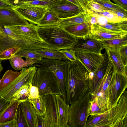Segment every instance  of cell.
I'll return each mask as SVG.
<instances>
[{"mask_svg":"<svg viewBox=\"0 0 127 127\" xmlns=\"http://www.w3.org/2000/svg\"><path fill=\"white\" fill-rule=\"evenodd\" d=\"M65 73L66 102L69 105L83 98L88 92V70L78 60L67 61Z\"/></svg>","mask_w":127,"mask_h":127,"instance_id":"cell-1","label":"cell"},{"mask_svg":"<svg viewBox=\"0 0 127 127\" xmlns=\"http://www.w3.org/2000/svg\"><path fill=\"white\" fill-rule=\"evenodd\" d=\"M37 26L39 35L49 49L59 51L71 48L76 42V37L58 26Z\"/></svg>","mask_w":127,"mask_h":127,"instance_id":"cell-2","label":"cell"},{"mask_svg":"<svg viewBox=\"0 0 127 127\" xmlns=\"http://www.w3.org/2000/svg\"><path fill=\"white\" fill-rule=\"evenodd\" d=\"M19 47L20 50H34L47 48L44 42L16 34L6 26H0V51L9 48Z\"/></svg>","mask_w":127,"mask_h":127,"instance_id":"cell-3","label":"cell"},{"mask_svg":"<svg viewBox=\"0 0 127 127\" xmlns=\"http://www.w3.org/2000/svg\"><path fill=\"white\" fill-rule=\"evenodd\" d=\"M31 84L38 88L40 95L53 94L62 96L57 79L51 70L38 68L34 75Z\"/></svg>","mask_w":127,"mask_h":127,"instance_id":"cell-4","label":"cell"},{"mask_svg":"<svg viewBox=\"0 0 127 127\" xmlns=\"http://www.w3.org/2000/svg\"><path fill=\"white\" fill-rule=\"evenodd\" d=\"M90 101L88 92L83 98L70 105L68 120L69 127H85L89 116Z\"/></svg>","mask_w":127,"mask_h":127,"instance_id":"cell-5","label":"cell"},{"mask_svg":"<svg viewBox=\"0 0 127 127\" xmlns=\"http://www.w3.org/2000/svg\"><path fill=\"white\" fill-rule=\"evenodd\" d=\"M109 127H127V91L125 90L117 104L108 110Z\"/></svg>","mask_w":127,"mask_h":127,"instance_id":"cell-6","label":"cell"},{"mask_svg":"<svg viewBox=\"0 0 127 127\" xmlns=\"http://www.w3.org/2000/svg\"><path fill=\"white\" fill-rule=\"evenodd\" d=\"M37 69L35 66H31L23 68L19 76L11 83L0 91V94L4 98L11 100L15 93L22 86L31 83Z\"/></svg>","mask_w":127,"mask_h":127,"instance_id":"cell-7","label":"cell"},{"mask_svg":"<svg viewBox=\"0 0 127 127\" xmlns=\"http://www.w3.org/2000/svg\"><path fill=\"white\" fill-rule=\"evenodd\" d=\"M108 58V65L102 81L94 95L90 97L91 99L95 98L100 106L106 111L108 109L109 86L114 71V64L109 56Z\"/></svg>","mask_w":127,"mask_h":127,"instance_id":"cell-8","label":"cell"},{"mask_svg":"<svg viewBox=\"0 0 127 127\" xmlns=\"http://www.w3.org/2000/svg\"><path fill=\"white\" fill-rule=\"evenodd\" d=\"M127 87V76L114 72L109 86L108 110L117 104Z\"/></svg>","mask_w":127,"mask_h":127,"instance_id":"cell-9","label":"cell"},{"mask_svg":"<svg viewBox=\"0 0 127 127\" xmlns=\"http://www.w3.org/2000/svg\"><path fill=\"white\" fill-rule=\"evenodd\" d=\"M13 9L31 24L37 25L48 10V6L23 3Z\"/></svg>","mask_w":127,"mask_h":127,"instance_id":"cell-10","label":"cell"},{"mask_svg":"<svg viewBox=\"0 0 127 127\" xmlns=\"http://www.w3.org/2000/svg\"><path fill=\"white\" fill-rule=\"evenodd\" d=\"M60 19L76 16L86 10L76 5L67 0H57L48 6Z\"/></svg>","mask_w":127,"mask_h":127,"instance_id":"cell-11","label":"cell"},{"mask_svg":"<svg viewBox=\"0 0 127 127\" xmlns=\"http://www.w3.org/2000/svg\"><path fill=\"white\" fill-rule=\"evenodd\" d=\"M43 98L45 108L44 117L46 127H59V117L55 95H46Z\"/></svg>","mask_w":127,"mask_h":127,"instance_id":"cell-12","label":"cell"},{"mask_svg":"<svg viewBox=\"0 0 127 127\" xmlns=\"http://www.w3.org/2000/svg\"><path fill=\"white\" fill-rule=\"evenodd\" d=\"M74 51L76 59L83 64L88 72L94 71L103 58L102 54H98L79 50Z\"/></svg>","mask_w":127,"mask_h":127,"instance_id":"cell-13","label":"cell"},{"mask_svg":"<svg viewBox=\"0 0 127 127\" xmlns=\"http://www.w3.org/2000/svg\"><path fill=\"white\" fill-rule=\"evenodd\" d=\"M76 42L72 49L101 54V51L105 49L101 42L87 36L82 38H76Z\"/></svg>","mask_w":127,"mask_h":127,"instance_id":"cell-14","label":"cell"},{"mask_svg":"<svg viewBox=\"0 0 127 127\" xmlns=\"http://www.w3.org/2000/svg\"><path fill=\"white\" fill-rule=\"evenodd\" d=\"M30 24L13 8L0 9V26H25Z\"/></svg>","mask_w":127,"mask_h":127,"instance_id":"cell-15","label":"cell"},{"mask_svg":"<svg viewBox=\"0 0 127 127\" xmlns=\"http://www.w3.org/2000/svg\"><path fill=\"white\" fill-rule=\"evenodd\" d=\"M102 55L103 59L98 67L94 71V75L92 79L88 80L89 92L91 97L94 95L100 85L108 65L109 58L106 50Z\"/></svg>","mask_w":127,"mask_h":127,"instance_id":"cell-16","label":"cell"},{"mask_svg":"<svg viewBox=\"0 0 127 127\" xmlns=\"http://www.w3.org/2000/svg\"><path fill=\"white\" fill-rule=\"evenodd\" d=\"M127 35V33L113 31L97 24L91 26L90 33L88 36L101 41L121 38Z\"/></svg>","mask_w":127,"mask_h":127,"instance_id":"cell-17","label":"cell"},{"mask_svg":"<svg viewBox=\"0 0 127 127\" xmlns=\"http://www.w3.org/2000/svg\"><path fill=\"white\" fill-rule=\"evenodd\" d=\"M6 27L16 34L30 37L39 41H44L39 35L37 30V26L36 25L30 24L29 25L25 26H14Z\"/></svg>","mask_w":127,"mask_h":127,"instance_id":"cell-18","label":"cell"},{"mask_svg":"<svg viewBox=\"0 0 127 127\" xmlns=\"http://www.w3.org/2000/svg\"><path fill=\"white\" fill-rule=\"evenodd\" d=\"M59 117V127H69L68 124L69 105L60 95H55Z\"/></svg>","mask_w":127,"mask_h":127,"instance_id":"cell-19","label":"cell"},{"mask_svg":"<svg viewBox=\"0 0 127 127\" xmlns=\"http://www.w3.org/2000/svg\"><path fill=\"white\" fill-rule=\"evenodd\" d=\"M108 55L114 65V72L127 76V66H125L120 56L119 50H111L105 49Z\"/></svg>","mask_w":127,"mask_h":127,"instance_id":"cell-20","label":"cell"},{"mask_svg":"<svg viewBox=\"0 0 127 127\" xmlns=\"http://www.w3.org/2000/svg\"><path fill=\"white\" fill-rule=\"evenodd\" d=\"M88 117L85 127H109L108 110L99 114L90 115Z\"/></svg>","mask_w":127,"mask_h":127,"instance_id":"cell-21","label":"cell"},{"mask_svg":"<svg viewBox=\"0 0 127 127\" xmlns=\"http://www.w3.org/2000/svg\"><path fill=\"white\" fill-rule=\"evenodd\" d=\"M23 101L16 99L11 100L9 105L0 114V124L14 119L18 106Z\"/></svg>","mask_w":127,"mask_h":127,"instance_id":"cell-22","label":"cell"},{"mask_svg":"<svg viewBox=\"0 0 127 127\" xmlns=\"http://www.w3.org/2000/svg\"><path fill=\"white\" fill-rule=\"evenodd\" d=\"M90 26L89 23L85 22L63 28L76 38H82L89 35Z\"/></svg>","mask_w":127,"mask_h":127,"instance_id":"cell-23","label":"cell"},{"mask_svg":"<svg viewBox=\"0 0 127 127\" xmlns=\"http://www.w3.org/2000/svg\"><path fill=\"white\" fill-rule=\"evenodd\" d=\"M21 103L28 127H36L38 115L36 113L32 104L28 101H25Z\"/></svg>","mask_w":127,"mask_h":127,"instance_id":"cell-24","label":"cell"},{"mask_svg":"<svg viewBox=\"0 0 127 127\" xmlns=\"http://www.w3.org/2000/svg\"><path fill=\"white\" fill-rule=\"evenodd\" d=\"M86 10L84 12L72 17L60 19L58 26L62 28L87 22ZM88 23V22H87Z\"/></svg>","mask_w":127,"mask_h":127,"instance_id":"cell-25","label":"cell"},{"mask_svg":"<svg viewBox=\"0 0 127 127\" xmlns=\"http://www.w3.org/2000/svg\"><path fill=\"white\" fill-rule=\"evenodd\" d=\"M43 58L68 61L60 50H56L50 49H42L32 50Z\"/></svg>","mask_w":127,"mask_h":127,"instance_id":"cell-26","label":"cell"},{"mask_svg":"<svg viewBox=\"0 0 127 127\" xmlns=\"http://www.w3.org/2000/svg\"><path fill=\"white\" fill-rule=\"evenodd\" d=\"M60 18L54 12L49 9L36 25L38 26H58Z\"/></svg>","mask_w":127,"mask_h":127,"instance_id":"cell-27","label":"cell"},{"mask_svg":"<svg viewBox=\"0 0 127 127\" xmlns=\"http://www.w3.org/2000/svg\"><path fill=\"white\" fill-rule=\"evenodd\" d=\"M38 61L27 59L24 60L21 57L19 56H14L9 59L10 64L13 68L17 71L32 66Z\"/></svg>","mask_w":127,"mask_h":127,"instance_id":"cell-28","label":"cell"},{"mask_svg":"<svg viewBox=\"0 0 127 127\" xmlns=\"http://www.w3.org/2000/svg\"><path fill=\"white\" fill-rule=\"evenodd\" d=\"M104 46L105 49L119 50L121 47L127 45V35L120 38L114 39L100 41Z\"/></svg>","mask_w":127,"mask_h":127,"instance_id":"cell-29","label":"cell"},{"mask_svg":"<svg viewBox=\"0 0 127 127\" xmlns=\"http://www.w3.org/2000/svg\"><path fill=\"white\" fill-rule=\"evenodd\" d=\"M21 70L19 72L14 71L9 69L4 73L1 79L0 83V91L11 83L20 75Z\"/></svg>","mask_w":127,"mask_h":127,"instance_id":"cell-30","label":"cell"},{"mask_svg":"<svg viewBox=\"0 0 127 127\" xmlns=\"http://www.w3.org/2000/svg\"><path fill=\"white\" fill-rule=\"evenodd\" d=\"M43 96L39 95L38 97L30 98L29 101L32 104L35 112L38 116H43L45 113V108Z\"/></svg>","mask_w":127,"mask_h":127,"instance_id":"cell-31","label":"cell"},{"mask_svg":"<svg viewBox=\"0 0 127 127\" xmlns=\"http://www.w3.org/2000/svg\"><path fill=\"white\" fill-rule=\"evenodd\" d=\"M30 85L29 84L22 86L11 97V100L16 99L29 101L30 97Z\"/></svg>","mask_w":127,"mask_h":127,"instance_id":"cell-32","label":"cell"},{"mask_svg":"<svg viewBox=\"0 0 127 127\" xmlns=\"http://www.w3.org/2000/svg\"><path fill=\"white\" fill-rule=\"evenodd\" d=\"M99 16L105 18L108 22L113 23L127 21L118 16L114 11L110 10H106L101 12H94Z\"/></svg>","mask_w":127,"mask_h":127,"instance_id":"cell-33","label":"cell"},{"mask_svg":"<svg viewBox=\"0 0 127 127\" xmlns=\"http://www.w3.org/2000/svg\"><path fill=\"white\" fill-rule=\"evenodd\" d=\"M101 26L113 31L127 33V21L113 23L108 22L104 25Z\"/></svg>","mask_w":127,"mask_h":127,"instance_id":"cell-34","label":"cell"},{"mask_svg":"<svg viewBox=\"0 0 127 127\" xmlns=\"http://www.w3.org/2000/svg\"><path fill=\"white\" fill-rule=\"evenodd\" d=\"M21 103L18 106L14 119L16 122L17 127H28L22 109Z\"/></svg>","mask_w":127,"mask_h":127,"instance_id":"cell-35","label":"cell"},{"mask_svg":"<svg viewBox=\"0 0 127 127\" xmlns=\"http://www.w3.org/2000/svg\"><path fill=\"white\" fill-rule=\"evenodd\" d=\"M86 8L94 12H101L106 10H111L93 0H89L87 1Z\"/></svg>","mask_w":127,"mask_h":127,"instance_id":"cell-36","label":"cell"},{"mask_svg":"<svg viewBox=\"0 0 127 127\" xmlns=\"http://www.w3.org/2000/svg\"><path fill=\"white\" fill-rule=\"evenodd\" d=\"M15 56H21L26 59H34L38 61L41 60L43 58L41 56L32 51V50H20L15 54L13 57Z\"/></svg>","mask_w":127,"mask_h":127,"instance_id":"cell-37","label":"cell"},{"mask_svg":"<svg viewBox=\"0 0 127 127\" xmlns=\"http://www.w3.org/2000/svg\"><path fill=\"white\" fill-rule=\"evenodd\" d=\"M20 50V47H14L0 51V60H9Z\"/></svg>","mask_w":127,"mask_h":127,"instance_id":"cell-38","label":"cell"},{"mask_svg":"<svg viewBox=\"0 0 127 127\" xmlns=\"http://www.w3.org/2000/svg\"><path fill=\"white\" fill-rule=\"evenodd\" d=\"M107 111L104 110L100 106L95 98H94L91 100L89 116L93 115L101 114Z\"/></svg>","mask_w":127,"mask_h":127,"instance_id":"cell-39","label":"cell"},{"mask_svg":"<svg viewBox=\"0 0 127 127\" xmlns=\"http://www.w3.org/2000/svg\"><path fill=\"white\" fill-rule=\"evenodd\" d=\"M96 2L104 7L108 8L115 12H122L127 13V9L124 8L120 6L113 3L111 1L109 2H103L101 1Z\"/></svg>","mask_w":127,"mask_h":127,"instance_id":"cell-40","label":"cell"},{"mask_svg":"<svg viewBox=\"0 0 127 127\" xmlns=\"http://www.w3.org/2000/svg\"><path fill=\"white\" fill-rule=\"evenodd\" d=\"M64 55L68 61L75 62L77 60L75 54V51L71 48L60 50Z\"/></svg>","mask_w":127,"mask_h":127,"instance_id":"cell-41","label":"cell"},{"mask_svg":"<svg viewBox=\"0 0 127 127\" xmlns=\"http://www.w3.org/2000/svg\"><path fill=\"white\" fill-rule=\"evenodd\" d=\"M56 1V0L47 1L36 0L29 2H25L23 3H27L37 5L48 6L53 3Z\"/></svg>","mask_w":127,"mask_h":127,"instance_id":"cell-42","label":"cell"},{"mask_svg":"<svg viewBox=\"0 0 127 127\" xmlns=\"http://www.w3.org/2000/svg\"><path fill=\"white\" fill-rule=\"evenodd\" d=\"M127 45L124 46L119 48V52L123 62L125 66H127Z\"/></svg>","mask_w":127,"mask_h":127,"instance_id":"cell-43","label":"cell"},{"mask_svg":"<svg viewBox=\"0 0 127 127\" xmlns=\"http://www.w3.org/2000/svg\"><path fill=\"white\" fill-rule=\"evenodd\" d=\"M29 84L30 85L29 91L30 98H34L38 97L39 95L38 88L35 86L32 85V84L31 83H30Z\"/></svg>","mask_w":127,"mask_h":127,"instance_id":"cell-44","label":"cell"},{"mask_svg":"<svg viewBox=\"0 0 127 127\" xmlns=\"http://www.w3.org/2000/svg\"><path fill=\"white\" fill-rule=\"evenodd\" d=\"M11 100L5 99L0 94V114L9 105Z\"/></svg>","mask_w":127,"mask_h":127,"instance_id":"cell-45","label":"cell"},{"mask_svg":"<svg viewBox=\"0 0 127 127\" xmlns=\"http://www.w3.org/2000/svg\"><path fill=\"white\" fill-rule=\"evenodd\" d=\"M15 6L7 0H0V9L12 8Z\"/></svg>","mask_w":127,"mask_h":127,"instance_id":"cell-46","label":"cell"},{"mask_svg":"<svg viewBox=\"0 0 127 127\" xmlns=\"http://www.w3.org/2000/svg\"><path fill=\"white\" fill-rule=\"evenodd\" d=\"M10 1L15 6H17L21 5L22 3L27 2H29L36 0H7Z\"/></svg>","mask_w":127,"mask_h":127,"instance_id":"cell-47","label":"cell"},{"mask_svg":"<svg viewBox=\"0 0 127 127\" xmlns=\"http://www.w3.org/2000/svg\"><path fill=\"white\" fill-rule=\"evenodd\" d=\"M0 127H17L16 122L14 119L4 123L0 124Z\"/></svg>","mask_w":127,"mask_h":127,"instance_id":"cell-48","label":"cell"},{"mask_svg":"<svg viewBox=\"0 0 127 127\" xmlns=\"http://www.w3.org/2000/svg\"><path fill=\"white\" fill-rule=\"evenodd\" d=\"M46 127L44 117L43 116H38L37 118L36 127Z\"/></svg>","mask_w":127,"mask_h":127,"instance_id":"cell-49","label":"cell"},{"mask_svg":"<svg viewBox=\"0 0 127 127\" xmlns=\"http://www.w3.org/2000/svg\"><path fill=\"white\" fill-rule=\"evenodd\" d=\"M115 4H118L127 10V0H111Z\"/></svg>","mask_w":127,"mask_h":127,"instance_id":"cell-50","label":"cell"},{"mask_svg":"<svg viewBox=\"0 0 127 127\" xmlns=\"http://www.w3.org/2000/svg\"><path fill=\"white\" fill-rule=\"evenodd\" d=\"M73 4L78 6L81 7L79 3L76 0H67Z\"/></svg>","mask_w":127,"mask_h":127,"instance_id":"cell-51","label":"cell"},{"mask_svg":"<svg viewBox=\"0 0 127 127\" xmlns=\"http://www.w3.org/2000/svg\"><path fill=\"white\" fill-rule=\"evenodd\" d=\"M96 1H101L103 2H111L110 0H93Z\"/></svg>","mask_w":127,"mask_h":127,"instance_id":"cell-52","label":"cell"},{"mask_svg":"<svg viewBox=\"0 0 127 127\" xmlns=\"http://www.w3.org/2000/svg\"><path fill=\"white\" fill-rule=\"evenodd\" d=\"M1 61L0 60V75L1 72L2 70L3 69V67L1 63Z\"/></svg>","mask_w":127,"mask_h":127,"instance_id":"cell-53","label":"cell"},{"mask_svg":"<svg viewBox=\"0 0 127 127\" xmlns=\"http://www.w3.org/2000/svg\"><path fill=\"white\" fill-rule=\"evenodd\" d=\"M1 82V79H0V83Z\"/></svg>","mask_w":127,"mask_h":127,"instance_id":"cell-54","label":"cell"},{"mask_svg":"<svg viewBox=\"0 0 127 127\" xmlns=\"http://www.w3.org/2000/svg\"></svg>","mask_w":127,"mask_h":127,"instance_id":"cell-55","label":"cell"}]
</instances>
